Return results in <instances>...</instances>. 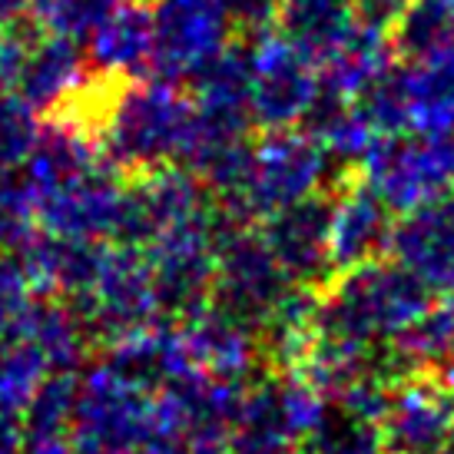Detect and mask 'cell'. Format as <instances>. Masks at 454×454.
I'll return each mask as SVG.
<instances>
[{
    "label": "cell",
    "mask_w": 454,
    "mask_h": 454,
    "mask_svg": "<svg viewBox=\"0 0 454 454\" xmlns=\"http://www.w3.org/2000/svg\"><path fill=\"white\" fill-rule=\"evenodd\" d=\"M192 120L190 93L160 76L116 80L97 116V146L110 163L127 173H146L176 163Z\"/></svg>",
    "instance_id": "6da1fadb"
},
{
    "label": "cell",
    "mask_w": 454,
    "mask_h": 454,
    "mask_svg": "<svg viewBox=\"0 0 454 454\" xmlns=\"http://www.w3.org/2000/svg\"><path fill=\"white\" fill-rule=\"evenodd\" d=\"M434 302L421 282L395 259L341 269L318 292L316 332L362 345L391 341Z\"/></svg>",
    "instance_id": "7a4b0ae2"
},
{
    "label": "cell",
    "mask_w": 454,
    "mask_h": 454,
    "mask_svg": "<svg viewBox=\"0 0 454 454\" xmlns=\"http://www.w3.org/2000/svg\"><path fill=\"white\" fill-rule=\"evenodd\" d=\"M341 183V166L325 153L316 137L302 127L262 129V137L249 143L246 173L239 196L232 206H219L223 215L236 226H253L276 209L292 202L328 192Z\"/></svg>",
    "instance_id": "3957f363"
},
{
    "label": "cell",
    "mask_w": 454,
    "mask_h": 454,
    "mask_svg": "<svg viewBox=\"0 0 454 454\" xmlns=\"http://www.w3.org/2000/svg\"><path fill=\"white\" fill-rule=\"evenodd\" d=\"M362 183L391 213H411L454 192V133H385L362 156Z\"/></svg>",
    "instance_id": "277c9868"
},
{
    "label": "cell",
    "mask_w": 454,
    "mask_h": 454,
    "mask_svg": "<svg viewBox=\"0 0 454 454\" xmlns=\"http://www.w3.org/2000/svg\"><path fill=\"white\" fill-rule=\"evenodd\" d=\"M226 226H236V223H229L213 200L209 213L163 229L143 246L160 316L179 322L206 302H213L215 242Z\"/></svg>",
    "instance_id": "5b68a950"
},
{
    "label": "cell",
    "mask_w": 454,
    "mask_h": 454,
    "mask_svg": "<svg viewBox=\"0 0 454 454\" xmlns=\"http://www.w3.org/2000/svg\"><path fill=\"white\" fill-rule=\"evenodd\" d=\"M150 76L190 83L232 43L236 24L226 0H150Z\"/></svg>",
    "instance_id": "8992f818"
},
{
    "label": "cell",
    "mask_w": 454,
    "mask_h": 454,
    "mask_svg": "<svg viewBox=\"0 0 454 454\" xmlns=\"http://www.w3.org/2000/svg\"><path fill=\"white\" fill-rule=\"evenodd\" d=\"M249 114L253 127L286 129L302 123L318 93V64L276 27L249 34Z\"/></svg>",
    "instance_id": "52a82bcc"
},
{
    "label": "cell",
    "mask_w": 454,
    "mask_h": 454,
    "mask_svg": "<svg viewBox=\"0 0 454 454\" xmlns=\"http://www.w3.org/2000/svg\"><path fill=\"white\" fill-rule=\"evenodd\" d=\"M292 278L282 272L259 226H226L215 242L213 302L255 332L276 312Z\"/></svg>",
    "instance_id": "ba28073f"
},
{
    "label": "cell",
    "mask_w": 454,
    "mask_h": 454,
    "mask_svg": "<svg viewBox=\"0 0 454 454\" xmlns=\"http://www.w3.org/2000/svg\"><path fill=\"white\" fill-rule=\"evenodd\" d=\"M93 335V345L110 341L129 328H139L160 316L156 292H153L150 262L143 246L106 242L100 272L90 286L87 299L74 309Z\"/></svg>",
    "instance_id": "9c48e42d"
},
{
    "label": "cell",
    "mask_w": 454,
    "mask_h": 454,
    "mask_svg": "<svg viewBox=\"0 0 454 454\" xmlns=\"http://www.w3.org/2000/svg\"><path fill=\"white\" fill-rule=\"evenodd\" d=\"M127 179V173H120L103 156L100 163L87 169L83 176H76L74 183L34 200L37 229L53 232V236H67V239L114 242Z\"/></svg>",
    "instance_id": "30bf717a"
},
{
    "label": "cell",
    "mask_w": 454,
    "mask_h": 454,
    "mask_svg": "<svg viewBox=\"0 0 454 454\" xmlns=\"http://www.w3.org/2000/svg\"><path fill=\"white\" fill-rule=\"evenodd\" d=\"M451 425L454 388L434 372H418L398 381L379 421L388 454H442Z\"/></svg>",
    "instance_id": "8fae6325"
},
{
    "label": "cell",
    "mask_w": 454,
    "mask_h": 454,
    "mask_svg": "<svg viewBox=\"0 0 454 454\" xmlns=\"http://www.w3.org/2000/svg\"><path fill=\"white\" fill-rule=\"evenodd\" d=\"M388 255L438 299L454 295V192L395 219Z\"/></svg>",
    "instance_id": "7c38bea8"
},
{
    "label": "cell",
    "mask_w": 454,
    "mask_h": 454,
    "mask_svg": "<svg viewBox=\"0 0 454 454\" xmlns=\"http://www.w3.org/2000/svg\"><path fill=\"white\" fill-rule=\"evenodd\" d=\"M328 209H332L328 192H318L269 213L259 223V232L276 255V262L299 286L322 289L335 276L328 259Z\"/></svg>",
    "instance_id": "4fadbf2b"
},
{
    "label": "cell",
    "mask_w": 454,
    "mask_h": 454,
    "mask_svg": "<svg viewBox=\"0 0 454 454\" xmlns=\"http://www.w3.org/2000/svg\"><path fill=\"white\" fill-rule=\"evenodd\" d=\"M106 242L97 239H67L37 229L30 239L13 253L20 272L37 295L64 299L70 309L87 299L93 278L100 272Z\"/></svg>",
    "instance_id": "5bb4252c"
},
{
    "label": "cell",
    "mask_w": 454,
    "mask_h": 454,
    "mask_svg": "<svg viewBox=\"0 0 454 454\" xmlns=\"http://www.w3.org/2000/svg\"><path fill=\"white\" fill-rule=\"evenodd\" d=\"M328 209V259L332 272L352 269V265L372 262L388 255L391 239V209L368 190L362 179L341 183Z\"/></svg>",
    "instance_id": "9a60e30c"
},
{
    "label": "cell",
    "mask_w": 454,
    "mask_h": 454,
    "mask_svg": "<svg viewBox=\"0 0 454 454\" xmlns=\"http://www.w3.org/2000/svg\"><path fill=\"white\" fill-rule=\"evenodd\" d=\"M179 328H183L192 365L226 379L253 381V372L262 358V339L253 325L229 316L215 302H206L192 316L179 318Z\"/></svg>",
    "instance_id": "2e32d148"
},
{
    "label": "cell",
    "mask_w": 454,
    "mask_h": 454,
    "mask_svg": "<svg viewBox=\"0 0 454 454\" xmlns=\"http://www.w3.org/2000/svg\"><path fill=\"white\" fill-rule=\"evenodd\" d=\"M87 57L80 40L64 34L30 37L13 90L40 114H60L87 87Z\"/></svg>",
    "instance_id": "e0dca14e"
},
{
    "label": "cell",
    "mask_w": 454,
    "mask_h": 454,
    "mask_svg": "<svg viewBox=\"0 0 454 454\" xmlns=\"http://www.w3.org/2000/svg\"><path fill=\"white\" fill-rule=\"evenodd\" d=\"M87 67L110 80H133L150 74L153 30L150 7L143 0H120L114 11L90 27Z\"/></svg>",
    "instance_id": "ac0fdd59"
},
{
    "label": "cell",
    "mask_w": 454,
    "mask_h": 454,
    "mask_svg": "<svg viewBox=\"0 0 454 454\" xmlns=\"http://www.w3.org/2000/svg\"><path fill=\"white\" fill-rule=\"evenodd\" d=\"M100 160L103 153L97 146V137L80 120L53 114V120H43L37 146L27 156V163L20 166V176L37 200L43 192H53L67 183H74L76 176H83Z\"/></svg>",
    "instance_id": "d6986e66"
},
{
    "label": "cell",
    "mask_w": 454,
    "mask_h": 454,
    "mask_svg": "<svg viewBox=\"0 0 454 454\" xmlns=\"http://www.w3.org/2000/svg\"><path fill=\"white\" fill-rule=\"evenodd\" d=\"M299 448L282 375H262L246 385L229 431V454H289Z\"/></svg>",
    "instance_id": "ffe728a7"
},
{
    "label": "cell",
    "mask_w": 454,
    "mask_h": 454,
    "mask_svg": "<svg viewBox=\"0 0 454 454\" xmlns=\"http://www.w3.org/2000/svg\"><path fill=\"white\" fill-rule=\"evenodd\" d=\"M391 64H395L391 34L352 20L348 30L318 57V87L341 100H355Z\"/></svg>",
    "instance_id": "44dd1931"
},
{
    "label": "cell",
    "mask_w": 454,
    "mask_h": 454,
    "mask_svg": "<svg viewBox=\"0 0 454 454\" xmlns=\"http://www.w3.org/2000/svg\"><path fill=\"white\" fill-rule=\"evenodd\" d=\"M404 116L415 133H454V43L404 60Z\"/></svg>",
    "instance_id": "7402d4cb"
},
{
    "label": "cell",
    "mask_w": 454,
    "mask_h": 454,
    "mask_svg": "<svg viewBox=\"0 0 454 454\" xmlns=\"http://www.w3.org/2000/svg\"><path fill=\"white\" fill-rule=\"evenodd\" d=\"M20 335L37 345V352L47 362V372H80L93 345L90 328L64 299L37 295V292L27 305Z\"/></svg>",
    "instance_id": "603a6c76"
},
{
    "label": "cell",
    "mask_w": 454,
    "mask_h": 454,
    "mask_svg": "<svg viewBox=\"0 0 454 454\" xmlns=\"http://www.w3.org/2000/svg\"><path fill=\"white\" fill-rule=\"evenodd\" d=\"M76 398V372H47L30 402L20 411V428L27 442H47V438H67L70 415Z\"/></svg>",
    "instance_id": "cb8c5ba5"
},
{
    "label": "cell",
    "mask_w": 454,
    "mask_h": 454,
    "mask_svg": "<svg viewBox=\"0 0 454 454\" xmlns=\"http://www.w3.org/2000/svg\"><path fill=\"white\" fill-rule=\"evenodd\" d=\"M299 448L305 454H388L385 442H381V428L375 421L355 418L335 404H328L322 421Z\"/></svg>",
    "instance_id": "d4e9b609"
},
{
    "label": "cell",
    "mask_w": 454,
    "mask_h": 454,
    "mask_svg": "<svg viewBox=\"0 0 454 454\" xmlns=\"http://www.w3.org/2000/svg\"><path fill=\"white\" fill-rule=\"evenodd\" d=\"M43 375H47V362L34 341L24 335L0 341V408L4 411L20 415Z\"/></svg>",
    "instance_id": "484cf974"
},
{
    "label": "cell",
    "mask_w": 454,
    "mask_h": 454,
    "mask_svg": "<svg viewBox=\"0 0 454 454\" xmlns=\"http://www.w3.org/2000/svg\"><path fill=\"white\" fill-rule=\"evenodd\" d=\"M43 129V114L20 93H0V169H20Z\"/></svg>",
    "instance_id": "4316f807"
},
{
    "label": "cell",
    "mask_w": 454,
    "mask_h": 454,
    "mask_svg": "<svg viewBox=\"0 0 454 454\" xmlns=\"http://www.w3.org/2000/svg\"><path fill=\"white\" fill-rule=\"evenodd\" d=\"M34 232V192L20 169H0V253L13 255Z\"/></svg>",
    "instance_id": "83f0119b"
},
{
    "label": "cell",
    "mask_w": 454,
    "mask_h": 454,
    "mask_svg": "<svg viewBox=\"0 0 454 454\" xmlns=\"http://www.w3.org/2000/svg\"><path fill=\"white\" fill-rule=\"evenodd\" d=\"M120 0H34V20L43 34L83 40L90 27L114 11Z\"/></svg>",
    "instance_id": "f1b7e54d"
},
{
    "label": "cell",
    "mask_w": 454,
    "mask_h": 454,
    "mask_svg": "<svg viewBox=\"0 0 454 454\" xmlns=\"http://www.w3.org/2000/svg\"><path fill=\"white\" fill-rule=\"evenodd\" d=\"M34 299V289L13 255L0 253V341L20 335L27 305Z\"/></svg>",
    "instance_id": "f546056e"
},
{
    "label": "cell",
    "mask_w": 454,
    "mask_h": 454,
    "mask_svg": "<svg viewBox=\"0 0 454 454\" xmlns=\"http://www.w3.org/2000/svg\"><path fill=\"white\" fill-rule=\"evenodd\" d=\"M411 0H348L352 7V20L372 27V30H385L391 34L395 24L402 20V13L408 11Z\"/></svg>",
    "instance_id": "4dcf8cb0"
},
{
    "label": "cell",
    "mask_w": 454,
    "mask_h": 454,
    "mask_svg": "<svg viewBox=\"0 0 454 454\" xmlns=\"http://www.w3.org/2000/svg\"><path fill=\"white\" fill-rule=\"evenodd\" d=\"M27 43H30V37L24 34V24L0 27V93H7L13 87L20 64H24Z\"/></svg>",
    "instance_id": "1f68e13d"
},
{
    "label": "cell",
    "mask_w": 454,
    "mask_h": 454,
    "mask_svg": "<svg viewBox=\"0 0 454 454\" xmlns=\"http://www.w3.org/2000/svg\"><path fill=\"white\" fill-rule=\"evenodd\" d=\"M229 13L236 30L246 34H259L265 27H276L278 17V0H226Z\"/></svg>",
    "instance_id": "d6a6232c"
},
{
    "label": "cell",
    "mask_w": 454,
    "mask_h": 454,
    "mask_svg": "<svg viewBox=\"0 0 454 454\" xmlns=\"http://www.w3.org/2000/svg\"><path fill=\"white\" fill-rule=\"evenodd\" d=\"M0 454H24V428L20 415L0 408Z\"/></svg>",
    "instance_id": "836d02e7"
},
{
    "label": "cell",
    "mask_w": 454,
    "mask_h": 454,
    "mask_svg": "<svg viewBox=\"0 0 454 454\" xmlns=\"http://www.w3.org/2000/svg\"><path fill=\"white\" fill-rule=\"evenodd\" d=\"M34 0H0V27H20L30 20Z\"/></svg>",
    "instance_id": "e575fe53"
},
{
    "label": "cell",
    "mask_w": 454,
    "mask_h": 454,
    "mask_svg": "<svg viewBox=\"0 0 454 454\" xmlns=\"http://www.w3.org/2000/svg\"><path fill=\"white\" fill-rule=\"evenodd\" d=\"M24 454H74L67 438H47V442H27Z\"/></svg>",
    "instance_id": "d590c367"
},
{
    "label": "cell",
    "mask_w": 454,
    "mask_h": 454,
    "mask_svg": "<svg viewBox=\"0 0 454 454\" xmlns=\"http://www.w3.org/2000/svg\"><path fill=\"white\" fill-rule=\"evenodd\" d=\"M442 454H454V425H451V431H448V442H444Z\"/></svg>",
    "instance_id": "8d00e7d4"
},
{
    "label": "cell",
    "mask_w": 454,
    "mask_h": 454,
    "mask_svg": "<svg viewBox=\"0 0 454 454\" xmlns=\"http://www.w3.org/2000/svg\"><path fill=\"white\" fill-rule=\"evenodd\" d=\"M448 302H451V328H454V295H448Z\"/></svg>",
    "instance_id": "74e56055"
},
{
    "label": "cell",
    "mask_w": 454,
    "mask_h": 454,
    "mask_svg": "<svg viewBox=\"0 0 454 454\" xmlns=\"http://www.w3.org/2000/svg\"><path fill=\"white\" fill-rule=\"evenodd\" d=\"M289 454H305V451H289Z\"/></svg>",
    "instance_id": "f35d334b"
}]
</instances>
